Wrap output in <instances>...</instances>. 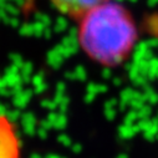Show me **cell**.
<instances>
[{
	"label": "cell",
	"instance_id": "3957f363",
	"mask_svg": "<svg viewBox=\"0 0 158 158\" xmlns=\"http://www.w3.org/2000/svg\"><path fill=\"white\" fill-rule=\"evenodd\" d=\"M49 2L57 13L77 21L87 11L107 0H49Z\"/></svg>",
	"mask_w": 158,
	"mask_h": 158
},
{
	"label": "cell",
	"instance_id": "277c9868",
	"mask_svg": "<svg viewBox=\"0 0 158 158\" xmlns=\"http://www.w3.org/2000/svg\"><path fill=\"white\" fill-rule=\"evenodd\" d=\"M20 4H21V10L25 15L32 13L35 10L36 6V0H20Z\"/></svg>",
	"mask_w": 158,
	"mask_h": 158
},
{
	"label": "cell",
	"instance_id": "6da1fadb",
	"mask_svg": "<svg viewBox=\"0 0 158 158\" xmlns=\"http://www.w3.org/2000/svg\"><path fill=\"white\" fill-rule=\"evenodd\" d=\"M77 23V41L82 52L101 66L122 65L136 48V20L125 5L114 0L95 6Z\"/></svg>",
	"mask_w": 158,
	"mask_h": 158
},
{
	"label": "cell",
	"instance_id": "7a4b0ae2",
	"mask_svg": "<svg viewBox=\"0 0 158 158\" xmlns=\"http://www.w3.org/2000/svg\"><path fill=\"white\" fill-rule=\"evenodd\" d=\"M0 158H23V144L13 120L0 112Z\"/></svg>",
	"mask_w": 158,
	"mask_h": 158
}]
</instances>
